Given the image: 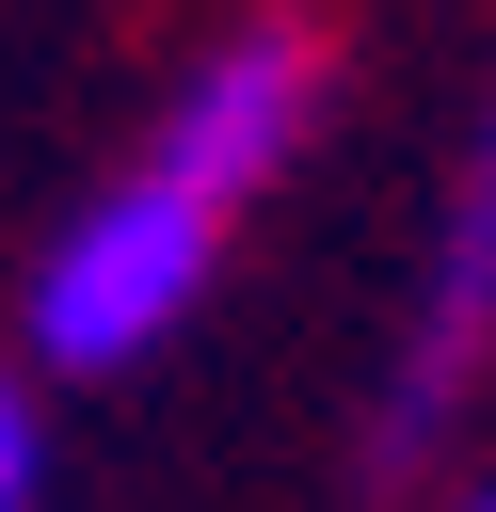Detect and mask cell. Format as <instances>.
Here are the masks:
<instances>
[{
  "label": "cell",
  "mask_w": 496,
  "mask_h": 512,
  "mask_svg": "<svg viewBox=\"0 0 496 512\" xmlns=\"http://www.w3.org/2000/svg\"><path fill=\"white\" fill-rule=\"evenodd\" d=\"M208 240H224V224H208L192 192H160V176H112L96 208H64L48 256H32V368H144V352L192 320Z\"/></svg>",
  "instance_id": "6da1fadb"
},
{
  "label": "cell",
  "mask_w": 496,
  "mask_h": 512,
  "mask_svg": "<svg viewBox=\"0 0 496 512\" xmlns=\"http://www.w3.org/2000/svg\"><path fill=\"white\" fill-rule=\"evenodd\" d=\"M320 80H336V64H320V32H304V16H240V32H224V48H208L176 96H160V144H144V176H160V192H192V208L224 224L240 192H272V176L304 160V128H320Z\"/></svg>",
  "instance_id": "7a4b0ae2"
},
{
  "label": "cell",
  "mask_w": 496,
  "mask_h": 512,
  "mask_svg": "<svg viewBox=\"0 0 496 512\" xmlns=\"http://www.w3.org/2000/svg\"><path fill=\"white\" fill-rule=\"evenodd\" d=\"M480 368H496V112H480V144H464V176H448V224H432V272H416V320H400L368 464H416V448L464 416Z\"/></svg>",
  "instance_id": "3957f363"
},
{
  "label": "cell",
  "mask_w": 496,
  "mask_h": 512,
  "mask_svg": "<svg viewBox=\"0 0 496 512\" xmlns=\"http://www.w3.org/2000/svg\"><path fill=\"white\" fill-rule=\"evenodd\" d=\"M48 496V432H32V384L0 368V512H32Z\"/></svg>",
  "instance_id": "277c9868"
},
{
  "label": "cell",
  "mask_w": 496,
  "mask_h": 512,
  "mask_svg": "<svg viewBox=\"0 0 496 512\" xmlns=\"http://www.w3.org/2000/svg\"><path fill=\"white\" fill-rule=\"evenodd\" d=\"M464 512H496V480H480V496H464Z\"/></svg>",
  "instance_id": "5b68a950"
}]
</instances>
